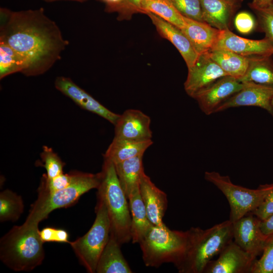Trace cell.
<instances>
[{
	"instance_id": "1",
	"label": "cell",
	"mask_w": 273,
	"mask_h": 273,
	"mask_svg": "<svg viewBox=\"0 0 273 273\" xmlns=\"http://www.w3.org/2000/svg\"><path fill=\"white\" fill-rule=\"evenodd\" d=\"M0 41L15 50L27 65L26 76L43 74L61 59L69 41L43 8L11 11L1 8Z\"/></svg>"
},
{
	"instance_id": "2",
	"label": "cell",
	"mask_w": 273,
	"mask_h": 273,
	"mask_svg": "<svg viewBox=\"0 0 273 273\" xmlns=\"http://www.w3.org/2000/svg\"><path fill=\"white\" fill-rule=\"evenodd\" d=\"M38 223L25 220L0 239V259L15 271H31L41 265L45 253Z\"/></svg>"
},
{
	"instance_id": "3",
	"label": "cell",
	"mask_w": 273,
	"mask_h": 273,
	"mask_svg": "<svg viewBox=\"0 0 273 273\" xmlns=\"http://www.w3.org/2000/svg\"><path fill=\"white\" fill-rule=\"evenodd\" d=\"M186 249L174 265L179 273H203L212 259L233 240V223L229 219L203 230H188Z\"/></svg>"
},
{
	"instance_id": "4",
	"label": "cell",
	"mask_w": 273,
	"mask_h": 273,
	"mask_svg": "<svg viewBox=\"0 0 273 273\" xmlns=\"http://www.w3.org/2000/svg\"><path fill=\"white\" fill-rule=\"evenodd\" d=\"M102 180L97 197L104 202L108 213L111 232L121 244L131 240V216L128 199L118 178L114 163L104 158Z\"/></svg>"
},
{
	"instance_id": "5",
	"label": "cell",
	"mask_w": 273,
	"mask_h": 273,
	"mask_svg": "<svg viewBox=\"0 0 273 273\" xmlns=\"http://www.w3.org/2000/svg\"><path fill=\"white\" fill-rule=\"evenodd\" d=\"M188 241V231L172 230L164 223L154 225L139 244L145 265L158 267L165 263H177Z\"/></svg>"
},
{
	"instance_id": "6",
	"label": "cell",
	"mask_w": 273,
	"mask_h": 273,
	"mask_svg": "<svg viewBox=\"0 0 273 273\" xmlns=\"http://www.w3.org/2000/svg\"><path fill=\"white\" fill-rule=\"evenodd\" d=\"M102 176L101 171L92 173L78 171L74 179L65 188L51 194L38 192L26 219L39 223L53 210L74 205L82 195L98 188Z\"/></svg>"
},
{
	"instance_id": "7",
	"label": "cell",
	"mask_w": 273,
	"mask_h": 273,
	"mask_svg": "<svg viewBox=\"0 0 273 273\" xmlns=\"http://www.w3.org/2000/svg\"><path fill=\"white\" fill-rule=\"evenodd\" d=\"M96 216L88 231L69 244L80 263L89 273L96 272L100 257L109 239L110 221L103 201L97 197Z\"/></svg>"
},
{
	"instance_id": "8",
	"label": "cell",
	"mask_w": 273,
	"mask_h": 273,
	"mask_svg": "<svg viewBox=\"0 0 273 273\" xmlns=\"http://www.w3.org/2000/svg\"><path fill=\"white\" fill-rule=\"evenodd\" d=\"M205 179L216 187L227 199L230 207L229 220L233 222L254 211L273 189V184L250 189L235 185L230 177L216 171H206Z\"/></svg>"
},
{
	"instance_id": "9",
	"label": "cell",
	"mask_w": 273,
	"mask_h": 273,
	"mask_svg": "<svg viewBox=\"0 0 273 273\" xmlns=\"http://www.w3.org/2000/svg\"><path fill=\"white\" fill-rule=\"evenodd\" d=\"M256 259L232 240L219 254L217 259L209 262L204 272L251 273Z\"/></svg>"
},
{
	"instance_id": "10",
	"label": "cell",
	"mask_w": 273,
	"mask_h": 273,
	"mask_svg": "<svg viewBox=\"0 0 273 273\" xmlns=\"http://www.w3.org/2000/svg\"><path fill=\"white\" fill-rule=\"evenodd\" d=\"M228 76L210 57L209 53L199 55L195 64L188 68L184 88L192 97L199 92L210 86L220 78Z\"/></svg>"
},
{
	"instance_id": "11",
	"label": "cell",
	"mask_w": 273,
	"mask_h": 273,
	"mask_svg": "<svg viewBox=\"0 0 273 273\" xmlns=\"http://www.w3.org/2000/svg\"><path fill=\"white\" fill-rule=\"evenodd\" d=\"M245 82L231 76L222 77L207 88L196 93L193 98L206 115L215 113L217 108L235 94L242 89Z\"/></svg>"
},
{
	"instance_id": "12",
	"label": "cell",
	"mask_w": 273,
	"mask_h": 273,
	"mask_svg": "<svg viewBox=\"0 0 273 273\" xmlns=\"http://www.w3.org/2000/svg\"><path fill=\"white\" fill-rule=\"evenodd\" d=\"M260 222L257 217L249 213L232 222L235 243L256 257L261 254L267 237L261 231Z\"/></svg>"
},
{
	"instance_id": "13",
	"label": "cell",
	"mask_w": 273,
	"mask_h": 273,
	"mask_svg": "<svg viewBox=\"0 0 273 273\" xmlns=\"http://www.w3.org/2000/svg\"><path fill=\"white\" fill-rule=\"evenodd\" d=\"M214 49L227 50L245 57L273 55V44L266 37L259 40L247 39L236 35L230 29L220 31L212 50Z\"/></svg>"
},
{
	"instance_id": "14",
	"label": "cell",
	"mask_w": 273,
	"mask_h": 273,
	"mask_svg": "<svg viewBox=\"0 0 273 273\" xmlns=\"http://www.w3.org/2000/svg\"><path fill=\"white\" fill-rule=\"evenodd\" d=\"M55 86L82 109L102 117L114 125L115 124L120 115L104 106L70 78L57 77L55 81Z\"/></svg>"
},
{
	"instance_id": "15",
	"label": "cell",
	"mask_w": 273,
	"mask_h": 273,
	"mask_svg": "<svg viewBox=\"0 0 273 273\" xmlns=\"http://www.w3.org/2000/svg\"><path fill=\"white\" fill-rule=\"evenodd\" d=\"M150 124V117L141 111L126 110L114 125V138L136 141L151 140Z\"/></svg>"
},
{
	"instance_id": "16",
	"label": "cell",
	"mask_w": 273,
	"mask_h": 273,
	"mask_svg": "<svg viewBox=\"0 0 273 273\" xmlns=\"http://www.w3.org/2000/svg\"><path fill=\"white\" fill-rule=\"evenodd\" d=\"M245 82L244 87L222 103L215 113L233 107L256 106L263 108L270 113L273 86L253 82Z\"/></svg>"
},
{
	"instance_id": "17",
	"label": "cell",
	"mask_w": 273,
	"mask_h": 273,
	"mask_svg": "<svg viewBox=\"0 0 273 273\" xmlns=\"http://www.w3.org/2000/svg\"><path fill=\"white\" fill-rule=\"evenodd\" d=\"M146 14L150 17L160 35L171 42L177 49L188 68L191 67L199 55L181 30L153 13L147 12Z\"/></svg>"
},
{
	"instance_id": "18",
	"label": "cell",
	"mask_w": 273,
	"mask_h": 273,
	"mask_svg": "<svg viewBox=\"0 0 273 273\" xmlns=\"http://www.w3.org/2000/svg\"><path fill=\"white\" fill-rule=\"evenodd\" d=\"M139 190L150 221L155 225L163 224L168 203L166 194L157 188L145 172L141 177Z\"/></svg>"
},
{
	"instance_id": "19",
	"label": "cell",
	"mask_w": 273,
	"mask_h": 273,
	"mask_svg": "<svg viewBox=\"0 0 273 273\" xmlns=\"http://www.w3.org/2000/svg\"><path fill=\"white\" fill-rule=\"evenodd\" d=\"M199 55L212 50L220 32L205 22L185 17V25L181 29Z\"/></svg>"
},
{
	"instance_id": "20",
	"label": "cell",
	"mask_w": 273,
	"mask_h": 273,
	"mask_svg": "<svg viewBox=\"0 0 273 273\" xmlns=\"http://www.w3.org/2000/svg\"><path fill=\"white\" fill-rule=\"evenodd\" d=\"M121 244L110 234L109 239L98 260L96 272L131 273L121 250Z\"/></svg>"
},
{
	"instance_id": "21",
	"label": "cell",
	"mask_w": 273,
	"mask_h": 273,
	"mask_svg": "<svg viewBox=\"0 0 273 273\" xmlns=\"http://www.w3.org/2000/svg\"><path fill=\"white\" fill-rule=\"evenodd\" d=\"M131 216L130 234L132 243H139L154 224L149 220L139 188L128 197Z\"/></svg>"
},
{
	"instance_id": "22",
	"label": "cell",
	"mask_w": 273,
	"mask_h": 273,
	"mask_svg": "<svg viewBox=\"0 0 273 273\" xmlns=\"http://www.w3.org/2000/svg\"><path fill=\"white\" fill-rule=\"evenodd\" d=\"M204 22L220 30L230 29L236 11L223 0H200Z\"/></svg>"
},
{
	"instance_id": "23",
	"label": "cell",
	"mask_w": 273,
	"mask_h": 273,
	"mask_svg": "<svg viewBox=\"0 0 273 273\" xmlns=\"http://www.w3.org/2000/svg\"><path fill=\"white\" fill-rule=\"evenodd\" d=\"M153 144L152 140L136 141L114 138L107 149L104 158L114 164L144 155L146 150Z\"/></svg>"
},
{
	"instance_id": "24",
	"label": "cell",
	"mask_w": 273,
	"mask_h": 273,
	"mask_svg": "<svg viewBox=\"0 0 273 273\" xmlns=\"http://www.w3.org/2000/svg\"><path fill=\"white\" fill-rule=\"evenodd\" d=\"M143 155L114 163L119 183L127 199L135 190L139 188L142 174L144 171Z\"/></svg>"
},
{
	"instance_id": "25",
	"label": "cell",
	"mask_w": 273,
	"mask_h": 273,
	"mask_svg": "<svg viewBox=\"0 0 273 273\" xmlns=\"http://www.w3.org/2000/svg\"><path fill=\"white\" fill-rule=\"evenodd\" d=\"M249 57L246 73L239 80L253 82L273 86V60L271 56H252Z\"/></svg>"
},
{
	"instance_id": "26",
	"label": "cell",
	"mask_w": 273,
	"mask_h": 273,
	"mask_svg": "<svg viewBox=\"0 0 273 273\" xmlns=\"http://www.w3.org/2000/svg\"><path fill=\"white\" fill-rule=\"evenodd\" d=\"M208 53L211 58L228 76L239 80L246 73L249 64L248 57L221 49L212 50Z\"/></svg>"
},
{
	"instance_id": "27",
	"label": "cell",
	"mask_w": 273,
	"mask_h": 273,
	"mask_svg": "<svg viewBox=\"0 0 273 273\" xmlns=\"http://www.w3.org/2000/svg\"><path fill=\"white\" fill-rule=\"evenodd\" d=\"M141 6L145 14L153 13L180 29L185 25V17L168 0H141Z\"/></svg>"
},
{
	"instance_id": "28",
	"label": "cell",
	"mask_w": 273,
	"mask_h": 273,
	"mask_svg": "<svg viewBox=\"0 0 273 273\" xmlns=\"http://www.w3.org/2000/svg\"><path fill=\"white\" fill-rule=\"evenodd\" d=\"M22 197L11 190L6 189L0 193V221H16L24 212Z\"/></svg>"
},
{
	"instance_id": "29",
	"label": "cell",
	"mask_w": 273,
	"mask_h": 273,
	"mask_svg": "<svg viewBox=\"0 0 273 273\" xmlns=\"http://www.w3.org/2000/svg\"><path fill=\"white\" fill-rule=\"evenodd\" d=\"M27 65L24 59L7 43L0 41V78L12 74H24Z\"/></svg>"
},
{
	"instance_id": "30",
	"label": "cell",
	"mask_w": 273,
	"mask_h": 273,
	"mask_svg": "<svg viewBox=\"0 0 273 273\" xmlns=\"http://www.w3.org/2000/svg\"><path fill=\"white\" fill-rule=\"evenodd\" d=\"M78 171L62 173L52 178H48L46 174L41 178L37 192L51 194L68 186L74 179Z\"/></svg>"
},
{
	"instance_id": "31",
	"label": "cell",
	"mask_w": 273,
	"mask_h": 273,
	"mask_svg": "<svg viewBox=\"0 0 273 273\" xmlns=\"http://www.w3.org/2000/svg\"><path fill=\"white\" fill-rule=\"evenodd\" d=\"M40 158L43 163L42 166L46 170V175L48 178H52L63 173L65 163L51 148L43 146Z\"/></svg>"
},
{
	"instance_id": "32",
	"label": "cell",
	"mask_w": 273,
	"mask_h": 273,
	"mask_svg": "<svg viewBox=\"0 0 273 273\" xmlns=\"http://www.w3.org/2000/svg\"><path fill=\"white\" fill-rule=\"evenodd\" d=\"M259 259H256L251 273H273V234L268 236Z\"/></svg>"
},
{
	"instance_id": "33",
	"label": "cell",
	"mask_w": 273,
	"mask_h": 273,
	"mask_svg": "<svg viewBox=\"0 0 273 273\" xmlns=\"http://www.w3.org/2000/svg\"><path fill=\"white\" fill-rule=\"evenodd\" d=\"M184 17L204 22L200 0H168Z\"/></svg>"
},
{
	"instance_id": "34",
	"label": "cell",
	"mask_w": 273,
	"mask_h": 273,
	"mask_svg": "<svg viewBox=\"0 0 273 273\" xmlns=\"http://www.w3.org/2000/svg\"><path fill=\"white\" fill-rule=\"evenodd\" d=\"M253 11L257 16L260 30L264 33L265 37L273 44V5L265 9Z\"/></svg>"
},
{
	"instance_id": "35",
	"label": "cell",
	"mask_w": 273,
	"mask_h": 273,
	"mask_svg": "<svg viewBox=\"0 0 273 273\" xmlns=\"http://www.w3.org/2000/svg\"><path fill=\"white\" fill-rule=\"evenodd\" d=\"M106 4L108 11H115L120 16L128 17L133 13L144 12L137 6L132 0H102Z\"/></svg>"
},
{
	"instance_id": "36",
	"label": "cell",
	"mask_w": 273,
	"mask_h": 273,
	"mask_svg": "<svg viewBox=\"0 0 273 273\" xmlns=\"http://www.w3.org/2000/svg\"><path fill=\"white\" fill-rule=\"evenodd\" d=\"M40 238L43 242L69 243V234L63 229L47 226L39 232Z\"/></svg>"
},
{
	"instance_id": "37",
	"label": "cell",
	"mask_w": 273,
	"mask_h": 273,
	"mask_svg": "<svg viewBox=\"0 0 273 273\" xmlns=\"http://www.w3.org/2000/svg\"><path fill=\"white\" fill-rule=\"evenodd\" d=\"M235 25L240 33L248 34L254 29L255 22L250 13L247 12H241L235 17Z\"/></svg>"
},
{
	"instance_id": "38",
	"label": "cell",
	"mask_w": 273,
	"mask_h": 273,
	"mask_svg": "<svg viewBox=\"0 0 273 273\" xmlns=\"http://www.w3.org/2000/svg\"><path fill=\"white\" fill-rule=\"evenodd\" d=\"M251 213L261 220L273 214V189L268 193L259 205Z\"/></svg>"
},
{
	"instance_id": "39",
	"label": "cell",
	"mask_w": 273,
	"mask_h": 273,
	"mask_svg": "<svg viewBox=\"0 0 273 273\" xmlns=\"http://www.w3.org/2000/svg\"><path fill=\"white\" fill-rule=\"evenodd\" d=\"M260 227L262 234L266 237L273 234V214L261 220Z\"/></svg>"
},
{
	"instance_id": "40",
	"label": "cell",
	"mask_w": 273,
	"mask_h": 273,
	"mask_svg": "<svg viewBox=\"0 0 273 273\" xmlns=\"http://www.w3.org/2000/svg\"><path fill=\"white\" fill-rule=\"evenodd\" d=\"M273 5V0H252L249 4L250 8L253 10L267 8Z\"/></svg>"
},
{
	"instance_id": "41",
	"label": "cell",
	"mask_w": 273,
	"mask_h": 273,
	"mask_svg": "<svg viewBox=\"0 0 273 273\" xmlns=\"http://www.w3.org/2000/svg\"><path fill=\"white\" fill-rule=\"evenodd\" d=\"M225 2L229 4L232 6L235 10L238 9L242 3L243 2V0H223Z\"/></svg>"
},
{
	"instance_id": "42",
	"label": "cell",
	"mask_w": 273,
	"mask_h": 273,
	"mask_svg": "<svg viewBox=\"0 0 273 273\" xmlns=\"http://www.w3.org/2000/svg\"><path fill=\"white\" fill-rule=\"evenodd\" d=\"M134 3V4L137 6H138L139 8H140L141 9L142 8H141V0H132ZM143 10V9H142ZM145 14V13H144Z\"/></svg>"
},
{
	"instance_id": "43",
	"label": "cell",
	"mask_w": 273,
	"mask_h": 273,
	"mask_svg": "<svg viewBox=\"0 0 273 273\" xmlns=\"http://www.w3.org/2000/svg\"><path fill=\"white\" fill-rule=\"evenodd\" d=\"M270 108H271V111H270V113L272 115V116H273V97L271 99V103H270Z\"/></svg>"
},
{
	"instance_id": "44",
	"label": "cell",
	"mask_w": 273,
	"mask_h": 273,
	"mask_svg": "<svg viewBox=\"0 0 273 273\" xmlns=\"http://www.w3.org/2000/svg\"><path fill=\"white\" fill-rule=\"evenodd\" d=\"M46 2H54V1H58V0H43ZM72 1H77V2H83L86 0H72Z\"/></svg>"
}]
</instances>
